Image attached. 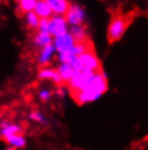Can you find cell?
Returning a JSON list of instances; mask_svg holds the SVG:
<instances>
[{"label":"cell","mask_w":148,"mask_h":150,"mask_svg":"<svg viewBox=\"0 0 148 150\" xmlns=\"http://www.w3.org/2000/svg\"><path fill=\"white\" fill-rule=\"evenodd\" d=\"M129 26V18L126 15L118 14L111 18L107 28V37L109 41H118L124 36Z\"/></svg>","instance_id":"obj_2"},{"label":"cell","mask_w":148,"mask_h":150,"mask_svg":"<svg viewBox=\"0 0 148 150\" xmlns=\"http://www.w3.org/2000/svg\"><path fill=\"white\" fill-rule=\"evenodd\" d=\"M56 50L55 47L52 45H49L47 47H43L39 51V54H38V63L42 65V67H45L47 64L52 60V58L54 57Z\"/></svg>","instance_id":"obj_12"},{"label":"cell","mask_w":148,"mask_h":150,"mask_svg":"<svg viewBox=\"0 0 148 150\" xmlns=\"http://www.w3.org/2000/svg\"><path fill=\"white\" fill-rule=\"evenodd\" d=\"M29 119L31 121H34V122H38V123L43 124V125L48 124L47 117L39 111H33L31 113H29Z\"/></svg>","instance_id":"obj_19"},{"label":"cell","mask_w":148,"mask_h":150,"mask_svg":"<svg viewBox=\"0 0 148 150\" xmlns=\"http://www.w3.org/2000/svg\"><path fill=\"white\" fill-rule=\"evenodd\" d=\"M75 44H76V41L69 32L64 35L54 37V39H53V46L55 47L56 53L69 51L75 46Z\"/></svg>","instance_id":"obj_7"},{"label":"cell","mask_w":148,"mask_h":150,"mask_svg":"<svg viewBox=\"0 0 148 150\" xmlns=\"http://www.w3.org/2000/svg\"><path fill=\"white\" fill-rule=\"evenodd\" d=\"M50 4L52 12L54 15H64L71 8V2L68 0H47Z\"/></svg>","instance_id":"obj_10"},{"label":"cell","mask_w":148,"mask_h":150,"mask_svg":"<svg viewBox=\"0 0 148 150\" xmlns=\"http://www.w3.org/2000/svg\"><path fill=\"white\" fill-rule=\"evenodd\" d=\"M34 12L40 19H50L53 15V12H52L50 4L47 0H37L36 6L34 8Z\"/></svg>","instance_id":"obj_11"},{"label":"cell","mask_w":148,"mask_h":150,"mask_svg":"<svg viewBox=\"0 0 148 150\" xmlns=\"http://www.w3.org/2000/svg\"><path fill=\"white\" fill-rule=\"evenodd\" d=\"M56 70L59 72V74L61 75L64 84H68L75 73V70L68 63H59Z\"/></svg>","instance_id":"obj_16"},{"label":"cell","mask_w":148,"mask_h":150,"mask_svg":"<svg viewBox=\"0 0 148 150\" xmlns=\"http://www.w3.org/2000/svg\"><path fill=\"white\" fill-rule=\"evenodd\" d=\"M24 16H25L24 19H25L26 25H27V27L29 30H36V28H38L39 22H40V18L35 12L34 11L27 12V13L24 14Z\"/></svg>","instance_id":"obj_17"},{"label":"cell","mask_w":148,"mask_h":150,"mask_svg":"<svg viewBox=\"0 0 148 150\" xmlns=\"http://www.w3.org/2000/svg\"><path fill=\"white\" fill-rule=\"evenodd\" d=\"M38 30L42 32V33H48V34H50L49 33V19H40Z\"/></svg>","instance_id":"obj_21"},{"label":"cell","mask_w":148,"mask_h":150,"mask_svg":"<svg viewBox=\"0 0 148 150\" xmlns=\"http://www.w3.org/2000/svg\"><path fill=\"white\" fill-rule=\"evenodd\" d=\"M53 39H54V37H53L51 34L42 33V32H39V30H38L37 33L34 35L33 44L36 46V47H38V48L42 49L43 47L52 45V44H53Z\"/></svg>","instance_id":"obj_13"},{"label":"cell","mask_w":148,"mask_h":150,"mask_svg":"<svg viewBox=\"0 0 148 150\" xmlns=\"http://www.w3.org/2000/svg\"><path fill=\"white\" fill-rule=\"evenodd\" d=\"M23 128L21 125L16 123H10L6 120L0 121V136L3 139L6 137L12 135H16V134H22Z\"/></svg>","instance_id":"obj_9"},{"label":"cell","mask_w":148,"mask_h":150,"mask_svg":"<svg viewBox=\"0 0 148 150\" xmlns=\"http://www.w3.org/2000/svg\"><path fill=\"white\" fill-rule=\"evenodd\" d=\"M0 138H1V136H0Z\"/></svg>","instance_id":"obj_23"},{"label":"cell","mask_w":148,"mask_h":150,"mask_svg":"<svg viewBox=\"0 0 148 150\" xmlns=\"http://www.w3.org/2000/svg\"><path fill=\"white\" fill-rule=\"evenodd\" d=\"M85 11L81 6L77 4H71L69 10L65 14V19L69 26H77V25H83L85 21Z\"/></svg>","instance_id":"obj_5"},{"label":"cell","mask_w":148,"mask_h":150,"mask_svg":"<svg viewBox=\"0 0 148 150\" xmlns=\"http://www.w3.org/2000/svg\"><path fill=\"white\" fill-rule=\"evenodd\" d=\"M66 94V89L64 88V86H59L57 90H56V95L59 96V97H64Z\"/></svg>","instance_id":"obj_22"},{"label":"cell","mask_w":148,"mask_h":150,"mask_svg":"<svg viewBox=\"0 0 148 150\" xmlns=\"http://www.w3.org/2000/svg\"><path fill=\"white\" fill-rule=\"evenodd\" d=\"M17 4H19V8L22 13H27V12L34 11V8L36 6V2L37 0H15Z\"/></svg>","instance_id":"obj_18"},{"label":"cell","mask_w":148,"mask_h":150,"mask_svg":"<svg viewBox=\"0 0 148 150\" xmlns=\"http://www.w3.org/2000/svg\"><path fill=\"white\" fill-rule=\"evenodd\" d=\"M80 62L82 64V68L91 70L93 72H98L101 71V62L100 59L97 58L95 52L92 49H90L88 51L83 52L82 54L79 56Z\"/></svg>","instance_id":"obj_6"},{"label":"cell","mask_w":148,"mask_h":150,"mask_svg":"<svg viewBox=\"0 0 148 150\" xmlns=\"http://www.w3.org/2000/svg\"><path fill=\"white\" fill-rule=\"evenodd\" d=\"M108 88L107 75L103 71L95 72V74L84 89L73 93L71 96L79 105L91 103L98 100Z\"/></svg>","instance_id":"obj_1"},{"label":"cell","mask_w":148,"mask_h":150,"mask_svg":"<svg viewBox=\"0 0 148 150\" xmlns=\"http://www.w3.org/2000/svg\"><path fill=\"white\" fill-rule=\"evenodd\" d=\"M94 74H95V72L84 68L79 70V71H75L71 79L67 84L71 94L84 89L85 87L88 86V84L91 82V79H93Z\"/></svg>","instance_id":"obj_3"},{"label":"cell","mask_w":148,"mask_h":150,"mask_svg":"<svg viewBox=\"0 0 148 150\" xmlns=\"http://www.w3.org/2000/svg\"><path fill=\"white\" fill-rule=\"evenodd\" d=\"M69 32V25L64 15H52L49 19V33L53 37H57Z\"/></svg>","instance_id":"obj_4"},{"label":"cell","mask_w":148,"mask_h":150,"mask_svg":"<svg viewBox=\"0 0 148 150\" xmlns=\"http://www.w3.org/2000/svg\"><path fill=\"white\" fill-rule=\"evenodd\" d=\"M69 33L76 42H83V41L88 40V32H87L84 25L69 26Z\"/></svg>","instance_id":"obj_15"},{"label":"cell","mask_w":148,"mask_h":150,"mask_svg":"<svg viewBox=\"0 0 148 150\" xmlns=\"http://www.w3.org/2000/svg\"><path fill=\"white\" fill-rule=\"evenodd\" d=\"M3 140L8 144V146L10 148H13V149H23L27 144V140L23 134L9 136V137L3 138Z\"/></svg>","instance_id":"obj_14"},{"label":"cell","mask_w":148,"mask_h":150,"mask_svg":"<svg viewBox=\"0 0 148 150\" xmlns=\"http://www.w3.org/2000/svg\"><path fill=\"white\" fill-rule=\"evenodd\" d=\"M52 95H53L52 90L47 89V88L40 89V90H39V93H38V96H39L40 100H42V101H48L49 99L52 97Z\"/></svg>","instance_id":"obj_20"},{"label":"cell","mask_w":148,"mask_h":150,"mask_svg":"<svg viewBox=\"0 0 148 150\" xmlns=\"http://www.w3.org/2000/svg\"><path fill=\"white\" fill-rule=\"evenodd\" d=\"M38 79H48V81H52L55 85L57 86H63L64 83L63 79L61 77V75L59 74L57 70H54V69L51 68H41L39 71H38Z\"/></svg>","instance_id":"obj_8"}]
</instances>
